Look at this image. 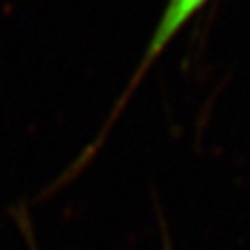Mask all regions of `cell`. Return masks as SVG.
Here are the masks:
<instances>
[{
    "instance_id": "obj_1",
    "label": "cell",
    "mask_w": 250,
    "mask_h": 250,
    "mask_svg": "<svg viewBox=\"0 0 250 250\" xmlns=\"http://www.w3.org/2000/svg\"><path fill=\"white\" fill-rule=\"evenodd\" d=\"M207 2V0H169L167 6H166V12L150 40V45L146 49V55H144V61L142 65L132 81V87L138 83V79L144 75V71L150 67L152 61L166 49V45L171 42V38L187 24V20H189L193 14H197L201 10V6Z\"/></svg>"
}]
</instances>
